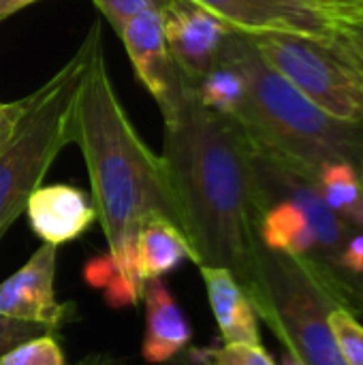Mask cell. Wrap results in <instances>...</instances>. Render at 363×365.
I'll list each match as a JSON object with an SVG mask.
<instances>
[{"label":"cell","mask_w":363,"mask_h":365,"mask_svg":"<svg viewBox=\"0 0 363 365\" xmlns=\"http://www.w3.org/2000/svg\"><path fill=\"white\" fill-rule=\"evenodd\" d=\"M336 261L353 274H363V233L353 235L344 242Z\"/></svg>","instance_id":"obj_27"},{"label":"cell","mask_w":363,"mask_h":365,"mask_svg":"<svg viewBox=\"0 0 363 365\" xmlns=\"http://www.w3.org/2000/svg\"><path fill=\"white\" fill-rule=\"evenodd\" d=\"M193 88H195L197 98L205 107L229 118H235L246 94V81H244L242 71L229 58H225L223 51H220L218 64L199 81H195Z\"/></svg>","instance_id":"obj_17"},{"label":"cell","mask_w":363,"mask_h":365,"mask_svg":"<svg viewBox=\"0 0 363 365\" xmlns=\"http://www.w3.org/2000/svg\"><path fill=\"white\" fill-rule=\"evenodd\" d=\"M118 272H120V269H118L113 257H111L109 252H105V255H96V257H92V259H88L86 265H83L81 276H83V282H86L88 287H92V289H96V291H103V289L116 278Z\"/></svg>","instance_id":"obj_23"},{"label":"cell","mask_w":363,"mask_h":365,"mask_svg":"<svg viewBox=\"0 0 363 365\" xmlns=\"http://www.w3.org/2000/svg\"><path fill=\"white\" fill-rule=\"evenodd\" d=\"M332 26H363V0H319Z\"/></svg>","instance_id":"obj_24"},{"label":"cell","mask_w":363,"mask_h":365,"mask_svg":"<svg viewBox=\"0 0 363 365\" xmlns=\"http://www.w3.org/2000/svg\"><path fill=\"white\" fill-rule=\"evenodd\" d=\"M223 19L233 32L252 36L291 32L334 41V26L319 0H193Z\"/></svg>","instance_id":"obj_8"},{"label":"cell","mask_w":363,"mask_h":365,"mask_svg":"<svg viewBox=\"0 0 363 365\" xmlns=\"http://www.w3.org/2000/svg\"><path fill=\"white\" fill-rule=\"evenodd\" d=\"M261 58L325 113L363 122V66L338 43L306 34L248 36Z\"/></svg>","instance_id":"obj_6"},{"label":"cell","mask_w":363,"mask_h":365,"mask_svg":"<svg viewBox=\"0 0 363 365\" xmlns=\"http://www.w3.org/2000/svg\"><path fill=\"white\" fill-rule=\"evenodd\" d=\"M101 41V21H94L73 58L34 90L30 109L0 148V240L26 212L30 195L43 184L58 154L73 143L77 90Z\"/></svg>","instance_id":"obj_4"},{"label":"cell","mask_w":363,"mask_h":365,"mask_svg":"<svg viewBox=\"0 0 363 365\" xmlns=\"http://www.w3.org/2000/svg\"><path fill=\"white\" fill-rule=\"evenodd\" d=\"M163 26L171 56L193 83L218 64L223 45L233 32L193 0H180L163 11Z\"/></svg>","instance_id":"obj_10"},{"label":"cell","mask_w":363,"mask_h":365,"mask_svg":"<svg viewBox=\"0 0 363 365\" xmlns=\"http://www.w3.org/2000/svg\"><path fill=\"white\" fill-rule=\"evenodd\" d=\"M244 75L246 94L233 120L274 160L315 180L327 163L347 160L362 169L363 122H344L306 98L257 51L246 34L231 32L223 45Z\"/></svg>","instance_id":"obj_3"},{"label":"cell","mask_w":363,"mask_h":365,"mask_svg":"<svg viewBox=\"0 0 363 365\" xmlns=\"http://www.w3.org/2000/svg\"><path fill=\"white\" fill-rule=\"evenodd\" d=\"M32 101H34V92L28 94V96H24V98H19V101H13V103L6 105V111L0 115V148L13 137V133L17 130L21 118H24L26 111L30 109Z\"/></svg>","instance_id":"obj_25"},{"label":"cell","mask_w":363,"mask_h":365,"mask_svg":"<svg viewBox=\"0 0 363 365\" xmlns=\"http://www.w3.org/2000/svg\"><path fill=\"white\" fill-rule=\"evenodd\" d=\"M26 216L30 229L43 244L62 246L81 237L96 220L92 197L71 184L39 186L28 203Z\"/></svg>","instance_id":"obj_11"},{"label":"cell","mask_w":363,"mask_h":365,"mask_svg":"<svg viewBox=\"0 0 363 365\" xmlns=\"http://www.w3.org/2000/svg\"><path fill=\"white\" fill-rule=\"evenodd\" d=\"M180 0H94L103 17L120 34L122 28L143 11H167Z\"/></svg>","instance_id":"obj_20"},{"label":"cell","mask_w":363,"mask_h":365,"mask_svg":"<svg viewBox=\"0 0 363 365\" xmlns=\"http://www.w3.org/2000/svg\"><path fill=\"white\" fill-rule=\"evenodd\" d=\"M359 173H362V182H363V165H362V169H359Z\"/></svg>","instance_id":"obj_32"},{"label":"cell","mask_w":363,"mask_h":365,"mask_svg":"<svg viewBox=\"0 0 363 365\" xmlns=\"http://www.w3.org/2000/svg\"><path fill=\"white\" fill-rule=\"evenodd\" d=\"M6 105H9V103H0V115H2L4 111H6Z\"/></svg>","instance_id":"obj_30"},{"label":"cell","mask_w":363,"mask_h":365,"mask_svg":"<svg viewBox=\"0 0 363 365\" xmlns=\"http://www.w3.org/2000/svg\"><path fill=\"white\" fill-rule=\"evenodd\" d=\"M315 186L344 222L363 227V182L357 165L347 160L327 163L315 175Z\"/></svg>","instance_id":"obj_16"},{"label":"cell","mask_w":363,"mask_h":365,"mask_svg":"<svg viewBox=\"0 0 363 365\" xmlns=\"http://www.w3.org/2000/svg\"><path fill=\"white\" fill-rule=\"evenodd\" d=\"M73 141L83 154L107 252L122 274L143 284L133 259L139 229L152 218L180 227V218L163 158L139 137L116 94L103 41L92 51L77 90Z\"/></svg>","instance_id":"obj_2"},{"label":"cell","mask_w":363,"mask_h":365,"mask_svg":"<svg viewBox=\"0 0 363 365\" xmlns=\"http://www.w3.org/2000/svg\"><path fill=\"white\" fill-rule=\"evenodd\" d=\"M141 299L145 304L141 357L150 365H167L190 346L193 325L163 278L148 280Z\"/></svg>","instance_id":"obj_12"},{"label":"cell","mask_w":363,"mask_h":365,"mask_svg":"<svg viewBox=\"0 0 363 365\" xmlns=\"http://www.w3.org/2000/svg\"><path fill=\"white\" fill-rule=\"evenodd\" d=\"M118 36L126 47L137 79L158 103L163 120L169 118L184 94L193 88V81L184 75L169 51L163 11H143L135 15Z\"/></svg>","instance_id":"obj_7"},{"label":"cell","mask_w":363,"mask_h":365,"mask_svg":"<svg viewBox=\"0 0 363 365\" xmlns=\"http://www.w3.org/2000/svg\"><path fill=\"white\" fill-rule=\"evenodd\" d=\"M210 365H276L274 357L261 344H223L218 349H201Z\"/></svg>","instance_id":"obj_21"},{"label":"cell","mask_w":363,"mask_h":365,"mask_svg":"<svg viewBox=\"0 0 363 365\" xmlns=\"http://www.w3.org/2000/svg\"><path fill=\"white\" fill-rule=\"evenodd\" d=\"M135 272L145 284L193 261V248L182 229L165 218L148 220L135 237Z\"/></svg>","instance_id":"obj_15"},{"label":"cell","mask_w":363,"mask_h":365,"mask_svg":"<svg viewBox=\"0 0 363 365\" xmlns=\"http://www.w3.org/2000/svg\"><path fill=\"white\" fill-rule=\"evenodd\" d=\"M163 165L193 263L229 269L246 291L259 248L257 148L237 120L190 88L165 118Z\"/></svg>","instance_id":"obj_1"},{"label":"cell","mask_w":363,"mask_h":365,"mask_svg":"<svg viewBox=\"0 0 363 365\" xmlns=\"http://www.w3.org/2000/svg\"><path fill=\"white\" fill-rule=\"evenodd\" d=\"M43 334H53V329L39 325V323H30V321H19L6 314H0V357L9 351H13L15 346L24 344L26 340H32L36 336Z\"/></svg>","instance_id":"obj_22"},{"label":"cell","mask_w":363,"mask_h":365,"mask_svg":"<svg viewBox=\"0 0 363 365\" xmlns=\"http://www.w3.org/2000/svg\"><path fill=\"white\" fill-rule=\"evenodd\" d=\"M167 365H210L208 359L203 357L201 349H186L182 355H178L175 359H171Z\"/></svg>","instance_id":"obj_28"},{"label":"cell","mask_w":363,"mask_h":365,"mask_svg":"<svg viewBox=\"0 0 363 365\" xmlns=\"http://www.w3.org/2000/svg\"><path fill=\"white\" fill-rule=\"evenodd\" d=\"M58 246L43 244L13 276L0 282V314L60 329L75 319V306L56 297Z\"/></svg>","instance_id":"obj_9"},{"label":"cell","mask_w":363,"mask_h":365,"mask_svg":"<svg viewBox=\"0 0 363 365\" xmlns=\"http://www.w3.org/2000/svg\"><path fill=\"white\" fill-rule=\"evenodd\" d=\"M0 365H66V357L53 334H43L4 353Z\"/></svg>","instance_id":"obj_18"},{"label":"cell","mask_w":363,"mask_h":365,"mask_svg":"<svg viewBox=\"0 0 363 365\" xmlns=\"http://www.w3.org/2000/svg\"><path fill=\"white\" fill-rule=\"evenodd\" d=\"M24 2H26V6H28V4H34V2H39V0H24Z\"/></svg>","instance_id":"obj_31"},{"label":"cell","mask_w":363,"mask_h":365,"mask_svg":"<svg viewBox=\"0 0 363 365\" xmlns=\"http://www.w3.org/2000/svg\"><path fill=\"white\" fill-rule=\"evenodd\" d=\"M24 6H26L24 0H0V21H4L6 17H11L13 13H17Z\"/></svg>","instance_id":"obj_29"},{"label":"cell","mask_w":363,"mask_h":365,"mask_svg":"<svg viewBox=\"0 0 363 365\" xmlns=\"http://www.w3.org/2000/svg\"><path fill=\"white\" fill-rule=\"evenodd\" d=\"M223 344H261L257 310L237 278L225 267H199Z\"/></svg>","instance_id":"obj_13"},{"label":"cell","mask_w":363,"mask_h":365,"mask_svg":"<svg viewBox=\"0 0 363 365\" xmlns=\"http://www.w3.org/2000/svg\"><path fill=\"white\" fill-rule=\"evenodd\" d=\"M334 36H336V43L357 64L363 66V26H342V24H336L334 26Z\"/></svg>","instance_id":"obj_26"},{"label":"cell","mask_w":363,"mask_h":365,"mask_svg":"<svg viewBox=\"0 0 363 365\" xmlns=\"http://www.w3.org/2000/svg\"><path fill=\"white\" fill-rule=\"evenodd\" d=\"M257 233L259 244L278 255L310 257L317 250L315 231L306 214L300 205L282 197H267L261 201Z\"/></svg>","instance_id":"obj_14"},{"label":"cell","mask_w":363,"mask_h":365,"mask_svg":"<svg viewBox=\"0 0 363 365\" xmlns=\"http://www.w3.org/2000/svg\"><path fill=\"white\" fill-rule=\"evenodd\" d=\"M329 327L342 353L344 365H363V325L342 306L329 314Z\"/></svg>","instance_id":"obj_19"},{"label":"cell","mask_w":363,"mask_h":365,"mask_svg":"<svg viewBox=\"0 0 363 365\" xmlns=\"http://www.w3.org/2000/svg\"><path fill=\"white\" fill-rule=\"evenodd\" d=\"M246 293L293 365H344L329 327L338 302L310 257H287L259 244Z\"/></svg>","instance_id":"obj_5"}]
</instances>
